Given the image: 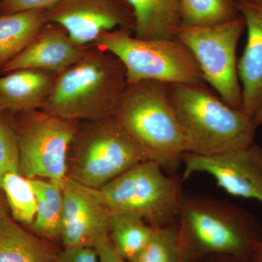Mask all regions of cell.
Masks as SVG:
<instances>
[{"instance_id": "obj_1", "label": "cell", "mask_w": 262, "mask_h": 262, "mask_svg": "<svg viewBox=\"0 0 262 262\" xmlns=\"http://www.w3.org/2000/svg\"><path fill=\"white\" fill-rule=\"evenodd\" d=\"M127 85L121 61L91 46L80 61L58 74L41 110L73 121L106 118L115 115Z\"/></svg>"}, {"instance_id": "obj_2", "label": "cell", "mask_w": 262, "mask_h": 262, "mask_svg": "<svg viewBox=\"0 0 262 262\" xmlns=\"http://www.w3.org/2000/svg\"><path fill=\"white\" fill-rule=\"evenodd\" d=\"M168 97L182 128L186 152L218 155L254 142L253 119L228 106L204 83L168 84Z\"/></svg>"}, {"instance_id": "obj_3", "label": "cell", "mask_w": 262, "mask_h": 262, "mask_svg": "<svg viewBox=\"0 0 262 262\" xmlns=\"http://www.w3.org/2000/svg\"><path fill=\"white\" fill-rule=\"evenodd\" d=\"M178 227L183 248L199 259L223 254L251 262L253 248L262 239V227L252 213L198 194H184Z\"/></svg>"}, {"instance_id": "obj_4", "label": "cell", "mask_w": 262, "mask_h": 262, "mask_svg": "<svg viewBox=\"0 0 262 262\" xmlns=\"http://www.w3.org/2000/svg\"><path fill=\"white\" fill-rule=\"evenodd\" d=\"M149 161L174 174L185 151L184 136L168 97V84H127L115 115Z\"/></svg>"}, {"instance_id": "obj_5", "label": "cell", "mask_w": 262, "mask_h": 262, "mask_svg": "<svg viewBox=\"0 0 262 262\" xmlns=\"http://www.w3.org/2000/svg\"><path fill=\"white\" fill-rule=\"evenodd\" d=\"M148 161L115 116L79 122L67 155V177L99 189Z\"/></svg>"}, {"instance_id": "obj_6", "label": "cell", "mask_w": 262, "mask_h": 262, "mask_svg": "<svg viewBox=\"0 0 262 262\" xmlns=\"http://www.w3.org/2000/svg\"><path fill=\"white\" fill-rule=\"evenodd\" d=\"M165 173L155 162H142L96 192L110 213H134L155 228L171 225L184 193L182 177Z\"/></svg>"}, {"instance_id": "obj_7", "label": "cell", "mask_w": 262, "mask_h": 262, "mask_svg": "<svg viewBox=\"0 0 262 262\" xmlns=\"http://www.w3.org/2000/svg\"><path fill=\"white\" fill-rule=\"evenodd\" d=\"M93 46L113 53L124 66L127 84L144 80L203 84L191 52L177 39H141L125 29L104 33Z\"/></svg>"}, {"instance_id": "obj_8", "label": "cell", "mask_w": 262, "mask_h": 262, "mask_svg": "<svg viewBox=\"0 0 262 262\" xmlns=\"http://www.w3.org/2000/svg\"><path fill=\"white\" fill-rule=\"evenodd\" d=\"M246 29L244 17L227 23L208 27L179 26V39L191 52L208 82L222 101L231 107L242 110V88L239 84L236 58L239 38Z\"/></svg>"}, {"instance_id": "obj_9", "label": "cell", "mask_w": 262, "mask_h": 262, "mask_svg": "<svg viewBox=\"0 0 262 262\" xmlns=\"http://www.w3.org/2000/svg\"><path fill=\"white\" fill-rule=\"evenodd\" d=\"M19 170L29 179H48L62 185L67 177V155L78 121L65 120L42 110L18 113Z\"/></svg>"}, {"instance_id": "obj_10", "label": "cell", "mask_w": 262, "mask_h": 262, "mask_svg": "<svg viewBox=\"0 0 262 262\" xmlns=\"http://www.w3.org/2000/svg\"><path fill=\"white\" fill-rule=\"evenodd\" d=\"M182 163L183 182L194 174L206 173L227 194L256 200L262 206V146L256 143L218 155L185 152Z\"/></svg>"}, {"instance_id": "obj_11", "label": "cell", "mask_w": 262, "mask_h": 262, "mask_svg": "<svg viewBox=\"0 0 262 262\" xmlns=\"http://www.w3.org/2000/svg\"><path fill=\"white\" fill-rule=\"evenodd\" d=\"M47 12L48 23L61 27L80 46H93L117 29L134 34V16L125 0H62Z\"/></svg>"}, {"instance_id": "obj_12", "label": "cell", "mask_w": 262, "mask_h": 262, "mask_svg": "<svg viewBox=\"0 0 262 262\" xmlns=\"http://www.w3.org/2000/svg\"><path fill=\"white\" fill-rule=\"evenodd\" d=\"M63 196L61 244L63 248L94 247L99 237L108 234L110 211L96 189L67 177Z\"/></svg>"}, {"instance_id": "obj_13", "label": "cell", "mask_w": 262, "mask_h": 262, "mask_svg": "<svg viewBox=\"0 0 262 262\" xmlns=\"http://www.w3.org/2000/svg\"><path fill=\"white\" fill-rule=\"evenodd\" d=\"M89 48L77 45L61 27L48 23L20 54L0 70V73L35 69L59 74L80 61Z\"/></svg>"}, {"instance_id": "obj_14", "label": "cell", "mask_w": 262, "mask_h": 262, "mask_svg": "<svg viewBox=\"0 0 262 262\" xmlns=\"http://www.w3.org/2000/svg\"><path fill=\"white\" fill-rule=\"evenodd\" d=\"M247 29V42L237 63L242 84L243 108L253 118L262 106V5L250 0H236Z\"/></svg>"}, {"instance_id": "obj_15", "label": "cell", "mask_w": 262, "mask_h": 262, "mask_svg": "<svg viewBox=\"0 0 262 262\" xmlns=\"http://www.w3.org/2000/svg\"><path fill=\"white\" fill-rule=\"evenodd\" d=\"M58 74L22 69L0 76V105L5 111L23 113L41 110L47 102Z\"/></svg>"}, {"instance_id": "obj_16", "label": "cell", "mask_w": 262, "mask_h": 262, "mask_svg": "<svg viewBox=\"0 0 262 262\" xmlns=\"http://www.w3.org/2000/svg\"><path fill=\"white\" fill-rule=\"evenodd\" d=\"M134 20V37L175 39L181 22V0H125Z\"/></svg>"}, {"instance_id": "obj_17", "label": "cell", "mask_w": 262, "mask_h": 262, "mask_svg": "<svg viewBox=\"0 0 262 262\" xmlns=\"http://www.w3.org/2000/svg\"><path fill=\"white\" fill-rule=\"evenodd\" d=\"M59 252L9 217H0V262H55Z\"/></svg>"}, {"instance_id": "obj_18", "label": "cell", "mask_w": 262, "mask_h": 262, "mask_svg": "<svg viewBox=\"0 0 262 262\" xmlns=\"http://www.w3.org/2000/svg\"><path fill=\"white\" fill-rule=\"evenodd\" d=\"M48 23L47 10L0 15V70L20 54Z\"/></svg>"}, {"instance_id": "obj_19", "label": "cell", "mask_w": 262, "mask_h": 262, "mask_svg": "<svg viewBox=\"0 0 262 262\" xmlns=\"http://www.w3.org/2000/svg\"><path fill=\"white\" fill-rule=\"evenodd\" d=\"M36 196L35 218L31 232L50 243L61 242L63 196L62 185L41 179H30Z\"/></svg>"}, {"instance_id": "obj_20", "label": "cell", "mask_w": 262, "mask_h": 262, "mask_svg": "<svg viewBox=\"0 0 262 262\" xmlns=\"http://www.w3.org/2000/svg\"><path fill=\"white\" fill-rule=\"evenodd\" d=\"M142 217L129 213H111L108 235L114 247L127 262H131L149 243L154 233Z\"/></svg>"}, {"instance_id": "obj_21", "label": "cell", "mask_w": 262, "mask_h": 262, "mask_svg": "<svg viewBox=\"0 0 262 262\" xmlns=\"http://www.w3.org/2000/svg\"><path fill=\"white\" fill-rule=\"evenodd\" d=\"M181 22L187 27L227 23L239 16L236 0H181Z\"/></svg>"}, {"instance_id": "obj_22", "label": "cell", "mask_w": 262, "mask_h": 262, "mask_svg": "<svg viewBox=\"0 0 262 262\" xmlns=\"http://www.w3.org/2000/svg\"><path fill=\"white\" fill-rule=\"evenodd\" d=\"M1 191L5 193L10 213L14 220L29 227L35 218L37 196L30 179L19 172L7 173L2 181Z\"/></svg>"}, {"instance_id": "obj_23", "label": "cell", "mask_w": 262, "mask_h": 262, "mask_svg": "<svg viewBox=\"0 0 262 262\" xmlns=\"http://www.w3.org/2000/svg\"><path fill=\"white\" fill-rule=\"evenodd\" d=\"M189 257L181 243L177 222L155 228L149 243L131 262H186Z\"/></svg>"}, {"instance_id": "obj_24", "label": "cell", "mask_w": 262, "mask_h": 262, "mask_svg": "<svg viewBox=\"0 0 262 262\" xmlns=\"http://www.w3.org/2000/svg\"><path fill=\"white\" fill-rule=\"evenodd\" d=\"M18 138L14 124L0 115V191L2 181L10 172H19Z\"/></svg>"}, {"instance_id": "obj_25", "label": "cell", "mask_w": 262, "mask_h": 262, "mask_svg": "<svg viewBox=\"0 0 262 262\" xmlns=\"http://www.w3.org/2000/svg\"><path fill=\"white\" fill-rule=\"evenodd\" d=\"M62 0H0V15L31 10H48Z\"/></svg>"}, {"instance_id": "obj_26", "label": "cell", "mask_w": 262, "mask_h": 262, "mask_svg": "<svg viewBox=\"0 0 262 262\" xmlns=\"http://www.w3.org/2000/svg\"><path fill=\"white\" fill-rule=\"evenodd\" d=\"M55 262H98V257L94 247L63 248Z\"/></svg>"}, {"instance_id": "obj_27", "label": "cell", "mask_w": 262, "mask_h": 262, "mask_svg": "<svg viewBox=\"0 0 262 262\" xmlns=\"http://www.w3.org/2000/svg\"><path fill=\"white\" fill-rule=\"evenodd\" d=\"M94 248L97 252L98 262H127L114 247L108 234L99 237Z\"/></svg>"}, {"instance_id": "obj_28", "label": "cell", "mask_w": 262, "mask_h": 262, "mask_svg": "<svg viewBox=\"0 0 262 262\" xmlns=\"http://www.w3.org/2000/svg\"><path fill=\"white\" fill-rule=\"evenodd\" d=\"M203 262H246L234 256L229 255H211L203 259Z\"/></svg>"}, {"instance_id": "obj_29", "label": "cell", "mask_w": 262, "mask_h": 262, "mask_svg": "<svg viewBox=\"0 0 262 262\" xmlns=\"http://www.w3.org/2000/svg\"><path fill=\"white\" fill-rule=\"evenodd\" d=\"M251 262H262V239L253 248Z\"/></svg>"}, {"instance_id": "obj_30", "label": "cell", "mask_w": 262, "mask_h": 262, "mask_svg": "<svg viewBox=\"0 0 262 262\" xmlns=\"http://www.w3.org/2000/svg\"><path fill=\"white\" fill-rule=\"evenodd\" d=\"M0 217H9L8 207L1 195H0Z\"/></svg>"}, {"instance_id": "obj_31", "label": "cell", "mask_w": 262, "mask_h": 262, "mask_svg": "<svg viewBox=\"0 0 262 262\" xmlns=\"http://www.w3.org/2000/svg\"><path fill=\"white\" fill-rule=\"evenodd\" d=\"M253 122L256 129H257L260 125H262V106L261 107L259 108V110H258V113L256 114V115L253 117Z\"/></svg>"}, {"instance_id": "obj_32", "label": "cell", "mask_w": 262, "mask_h": 262, "mask_svg": "<svg viewBox=\"0 0 262 262\" xmlns=\"http://www.w3.org/2000/svg\"><path fill=\"white\" fill-rule=\"evenodd\" d=\"M186 262H203V259H199V258H196L194 257H189Z\"/></svg>"}, {"instance_id": "obj_33", "label": "cell", "mask_w": 262, "mask_h": 262, "mask_svg": "<svg viewBox=\"0 0 262 262\" xmlns=\"http://www.w3.org/2000/svg\"><path fill=\"white\" fill-rule=\"evenodd\" d=\"M250 1L253 2V3H256V4L262 5V0H250Z\"/></svg>"}, {"instance_id": "obj_34", "label": "cell", "mask_w": 262, "mask_h": 262, "mask_svg": "<svg viewBox=\"0 0 262 262\" xmlns=\"http://www.w3.org/2000/svg\"><path fill=\"white\" fill-rule=\"evenodd\" d=\"M4 112H5L4 108L2 107L1 105H0V115H1L2 113H4Z\"/></svg>"}]
</instances>
